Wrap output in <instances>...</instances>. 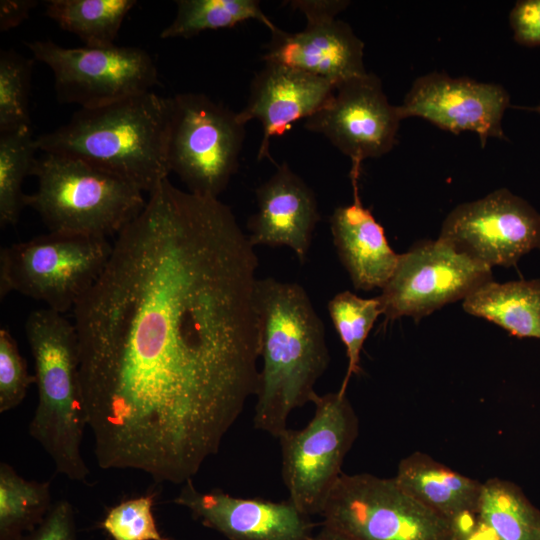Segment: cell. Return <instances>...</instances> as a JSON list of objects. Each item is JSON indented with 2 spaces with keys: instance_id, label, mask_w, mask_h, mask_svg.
Segmentation results:
<instances>
[{
  "instance_id": "obj_1",
  "label": "cell",
  "mask_w": 540,
  "mask_h": 540,
  "mask_svg": "<svg viewBox=\"0 0 540 540\" xmlns=\"http://www.w3.org/2000/svg\"><path fill=\"white\" fill-rule=\"evenodd\" d=\"M254 246L231 208L164 179L73 309L97 464L184 484L259 386Z\"/></svg>"
},
{
  "instance_id": "obj_2",
  "label": "cell",
  "mask_w": 540,
  "mask_h": 540,
  "mask_svg": "<svg viewBox=\"0 0 540 540\" xmlns=\"http://www.w3.org/2000/svg\"><path fill=\"white\" fill-rule=\"evenodd\" d=\"M257 308L263 365L253 424L278 439L291 412L312 403L330 356L323 323L301 285L259 279Z\"/></svg>"
},
{
  "instance_id": "obj_3",
  "label": "cell",
  "mask_w": 540,
  "mask_h": 540,
  "mask_svg": "<svg viewBox=\"0 0 540 540\" xmlns=\"http://www.w3.org/2000/svg\"><path fill=\"white\" fill-rule=\"evenodd\" d=\"M171 110V97L153 91L80 108L66 124L35 138V147L81 159L149 194L170 173Z\"/></svg>"
},
{
  "instance_id": "obj_4",
  "label": "cell",
  "mask_w": 540,
  "mask_h": 540,
  "mask_svg": "<svg viewBox=\"0 0 540 540\" xmlns=\"http://www.w3.org/2000/svg\"><path fill=\"white\" fill-rule=\"evenodd\" d=\"M25 334L38 391L28 432L49 455L57 473L84 483L90 471L81 444L88 426L75 325L59 312L39 309L28 315Z\"/></svg>"
},
{
  "instance_id": "obj_5",
  "label": "cell",
  "mask_w": 540,
  "mask_h": 540,
  "mask_svg": "<svg viewBox=\"0 0 540 540\" xmlns=\"http://www.w3.org/2000/svg\"><path fill=\"white\" fill-rule=\"evenodd\" d=\"M31 175L38 187L26 196V206L40 215L49 232L118 235L146 204L135 185L72 156L43 152Z\"/></svg>"
},
{
  "instance_id": "obj_6",
  "label": "cell",
  "mask_w": 540,
  "mask_h": 540,
  "mask_svg": "<svg viewBox=\"0 0 540 540\" xmlns=\"http://www.w3.org/2000/svg\"><path fill=\"white\" fill-rule=\"evenodd\" d=\"M107 238L49 232L0 250L1 300L15 291L61 314L74 309L104 271Z\"/></svg>"
},
{
  "instance_id": "obj_7",
  "label": "cell",
  "mask_w": 540,
  "mask_h": 540,
  "mask_svg": "<svg viewBox=\"0 0 540 540\" xmlns=\"http://www.w3.org/2000/svg\"><path fill=\"white\" fill-rule=\"evenodd\" d=\"M171 99L169 170L187 191L218 198L237 171L245 124L237 112L203 93H179Z\"/></svg>"
},
{
  "instance_id": "obj_8",
  "label": "cell",
  "mask_w": 540,
  "mask_h": 540,
  "mask_svg": "<svg viewBox=\"0 0 540 540\" xmlns=\"http://www.w3.org/2000/svg\"><path fill=\"white\" fill-rule=\"evenodd\" d=\"M312 403L314 415L308 424L299 430L287 428L278 438L289 501L307 516L321 514L359 432L346 392L316 394Z\"/></svg>"
},
{
  "instance_id": "obj_9",
  "label": "cell",
  "mask_w": 540,
  "mask_h": 540,
  "mask_svg": "<svg viewBox=\"0 0 540 540\" xmlns=\"http://www.w3.org/2000/svg\"><path fill=\"white\" fill-rule=\"evenodd\" d=\"M320 516L353 540H448L453 522L420 504L392 478L343 473Z\"/></svg>"
},
{
  "instance_id": "obj_10",
  "label": "cell",
  "mask_w": 540,
  "mask_h": 540,
  "mask_svg": "<svg viewBox=\"0 0 540 540\" xmlns=\"http://www.w3.org/2000/svg\"><path fill=\"white\" fill-rule=\"evenodd\" d=\"M26 45L52 71L62 103L80 108L103 106L152 91L158 82L154 60L138 47L65 48L50 40Z\"/></svg>"
},
{
  "instance_id": "obj_11",
  "label": "cell",
  "mask_w": 540,
  "mask_h": 540,
  "mask_svg": "<svg viewBox=\"0 0 540 540\" xmlns=\"http://www.w3.org/2000/svg\"><path fill=\"white\" fill-rule=\"evenodd\" d=\"M490 280V267L439 239L424 240L400 254L392 277L377 297L387 320L404 316L418 320L464 300Z\"/></svg>"
},
{
  "instance_id": "obj_12",
  "label": "cell",
  "mask_w": 540,
  "mask_h": 540,
  "mask_svg": "<svg viewBox=\"0 0 540 540\" xmlns=\"http://www.w3.org/2000/svg\"><path fill=\"white\" fill-rule=\"evenodd\" d=\"M457 252L484 264L511 267L540 250V214L524 199L500 188L456 206L438 237Z\"/></svg>"
},
{
  "instance_id": "obj_13",
  "label": "cell",
  "mask_w": 540,
  "mask_h": 540,
  "mask_svg": "<svg viewBox=\"0 0 540 540\" xmlns=\"http://www.w3.org/2000/svg\"><path fill=\"white\" fill-rule=\"evenodd\" d=\"M401 121L381 80L367 72L337 85L330 100L305 119L304 127L322 134L351 159L353 168H360L363 160L393 149Z\"/></svg>"
},
{
  "instance_id": "obj_14",
  "label": "cell",
  "mask_w": 540,
  "mask_h": 540,
  "mask_svg": "<svg viewBox=\"0 0 540 540\" xmlns=\"http://www.w3.org/2000/svg\"><path fill=\"white\" fill-rule=\"evenodd\" d=\"M509 102L499 84L432 72L413 82L398 110L402 120L418 117L454 134L473 132L485 147L490 138H505L502 120Z\"/></svg>"
},
{
  "instance_id": "obj_15",
  "label": "cell",
  "mask_w": 540,
  "mask_h": 540,
  "mask_svg": "<svg viewBox=\"0 0 540 540\" xmlns=\"http://www.w3.org/2000/svg\"><path fill=\"white\" fill-rule=\"evenodd\" d=\"M173 502L229 540H310L314 524L289 500L234 497L220 489L199 491L189 480Z\"/></svg>"
},
{
  "instance_id": "obj_16",
  "label": "cell",
  "mask_w": 540,
  "mask_h": 540,
  "mask_svg": "<svg viewBox=\"0 0 540 540\" xmlns=\"http://www.w3.org/2000/svg\"><path fill=\"white\" fill-rule=\"evenodd\" d=\"M330 81L288 66L265 63L251 82L244 108L237 112L243 124L256 119L262 126L257 159L270 158V141L296 121L307 119L332 97Z\"/></svg>"
},
{
  "instance_id": "obj_17",
  "label": "cell",
  "mask_w": 540,
  "mask_h": 540,
  "mask_svg": "<svg viewBox=\"0 0 540 540\" xmlns=\"http://www.w3.org/2000/svg\"><path fill=\"white\" fill-rule=\"evenodd\" d=\"M262 59L326 79L335 86L367 73L364 43L337 18L307 22L296 33L278 30Z\"/></svg>"
},
{
  "instance_id": "obj_18",
  "label": "cell",
  "mask_w": 540,
  "mask_h": 540,
  "mask_svg": "<svg viewBox=\"0 0 540 540\" xmlns=\"http://www.w3.org/2000/svg\"><path fill=\"white\" fill-rule=\"evenodd\" d=\"M257 212L248 221L253 246H287L306 260L320 219L314 191L286 163L256 190Z\"/></svg>"
},
{
  "instance_id": "obj_19",
  "label": "cell",
  "mask_w": 540,
  "mask_h": 540,
  "mask_svg": "<svg viewBox=\"0 0 540 540\" xmlns=\"http://www.w3.org/2000/svg\"><path fill=\"white\" fill-rule=\"evenodd\" d=\"M353 202L337 207L331 218V233L338 256L355 289L383 288L399 259L389 245L384 228L361 202L358 178H351Z\"/></svg>"
},
{
  "instance_id": "obj_20",
  "label": "cell",
  "mask_w": 540,
  "mask_h": 540,
  "mask_svg": "<svg viewBox=\"0 0 540 540\" xmlns=\"http://www.w3.org/2000/svg\"><path fill=\"white\" fill-rule=\"evenodd\" d=\"M393 478L412 498L451 522L477 513L482 483L425 453L403 458Z\"/></svg>"
},
{
  "instance_id": "obj_21",
  "label": "cell",
  "mask_w": 540,
  "mask_h": 540,
  "mask_svg": "<svg viewBox=\"0 0 540 540\" xmlns=\"http://www.w3.org/2000/svg\"><path fill=\"white\" fill-rule=\"evenodd\" d=\"M463 309L519 338L540 340V279L484 283L463 300Z\"/></svg>"
},
{
  "instance_id": "obj_22",
  "label": "cell",
  "mask_w": 540,
  "mask_h": 540,
  "mask_svg": "<svg viewBox=\"0 0 540 540\" xmlns=\"http://www.w3.org/2000/svg\"><path fill=\"white\" fill-rule=\"evenodd\" d=\"M476 514L497 540H540V510L510 481L483 482Z\"/></svg>"
},
{
  "instance_id": "obj_23",
  "label": "cell",
  "mask_w": 540,
  "mask_h": 540,
  "mask_svg": "<svg viewBox=\"0 0 540 540\" xmlns=\"http://www.w3.org/2000/svg\"><path fill=\"white\" fill-rule=\"evenodd\" d=\"M134 0H49L45 14L91 48H108L115 40Z\"/></svg>"
},
{
  "instance_id": "obj_24",
  "label": "cell",
  "mask_w": 540,
  "mask_h": 540,
  "mask_svg": "<svg viewBox=\"0 0 540 540\" xmlns=\"http://www.w3.org/2000/svg\"><path fill=\"white\" fill-rule=\"evenodd\" d=\"M50 482L28 480L0 463V540H21L53 506Z\"/></svg>"
},
{
  "instance_id": "obj_25",
  "label": "cell",
  "mask_w": 540,
  "mask_h": 540,
  "mask_svg": "<svg viewBox=\"0 0 540 540\" xmlns=\"http://www.w3.org/2000/svg\"><path fill=\"white\" fill-rule=\"evenodd\" d=\"M174 20L160 34L163 39L191 38L204 31L232 28L257 20L272 33L280 30L257 0H178Z\"/></svg>"
},
{
  "instance_id": "obj_26",
  "label": "cell",
  "mask_w": 540,
  "mask_h": 540,
  "mask_svg": "<svg viewBox=\"0 0 540 540\" xmlns=\"http://www.w3.org/2000/svg\"><path fill=\"white\" fill-rule=\"evenodd\" d=\"M31 124L0 133V226L15 225L26 196L23 181L31 175L37 148Z\"/></svg>"
},
{
  "instance_id": "obj_27",
  "label": "cell",
  "mask_w": 540,
  "mask_h": 540,
  "mask_svg": "<svg viewBox=\"0 0 540 540\" xmlns=\"http://www.w3.org/2000/svg\"><path fill=\"white\" fill-rule=\"evenodd\" d=\"M328 311L346 348L348 366L339 389L346 392L350 378L360 371V353L363 344L374 322L382 314V308L378 297L362 298L350 291H343L329 301Z\"/></svg>"
},
{
  "instance_id": "obj_28",
  "label": "cell",
  "mask_w": 540,
  "mask_h": 540,
  "mask_svg": "<svg viewBox=\"0 0 540 540\" xmlns=\"http://www.w3.org/2000/svg\"><path fill=\"white\" fill-rule=\"evenodd\" d=\"M32 61L15 52L0 53V133L30 125L28 112Z\"/></svg>"
},
{
  "instance_id": "obj_29",
  "label": "cell",
  "mask_w": 540,
  "mask_h": 540,
  "mask_svg": "<svg viewBox=\"0 0 540 540\" xmlns=\"http://www.w3.org/2000/svg\"><path fill=\"white\" fill-rule=\"evenodd\" d=\"M156 493L125 499L109 508L101 528L113 540H171L158 530L152 508Z\"/></svg>"
},
{
  "instance_id": "obj_30",
  "label": "cell",
  "mask_w": 540,
  "mask_h": 540,
  "mask_svg": "<svg viewBox=\"0 0 540 540\" xmlns=\"http://www.w3.org/2000/svg\"><path fill=\"white\" fill-rule=\"evenodd\" d=\"M35 383L17 342L6 328L0 329V413L19 406Z\"/></svg>"
},
{
  "instance_id": "obj_31",
  "label": "cell",
  "mask_w": 540,
  "mask_h": 540,
  "mask_svg": "<svg viewBox=\"0 0 540 540\" xmlns=\"http://www.w3.org/2000/svg\"><path fill=\"white\" fill-rule=\"evenodd\" d=\"M21 540H77L72 504L65 499L54 502L44 520Z\"/></svg>"
},
{
  "instance_id": "obj_32",
  "label": "cell",
  "mask_w": 540,
  "mask_h": 540,
  "mask_svg": "<svg viewBox=\"0 0 540 540\" xmlns=\"http://www.w3.org/2000/svg\"><path fill=\"white\" fill-rule=\"evenodd\" d=\"M515 41L528 47H540V0L516 2L509 15Z\"/></svg>"
},
{
  "instance_id": "obj_33",
  "label": "cell",
  "mask_w": 540,
  "mask_h": 540,
  "mask_svg": "<svg viewBox=\"0 0 540 540\" xmlns=\"http://www.w3.org/2000/svg\"><path fill=\"white\" fill-rule=\"evenodd\" d=\"M287 3L302 12L307 22L336 18L350 4L346 0H293Z\"/></svg>"
},
{
  "instance_id": "obj_34",
  "label": "cell",
  "mask_w": 540,
  "mask_h": 540,
  "mask_svg": "<svg viewBox=\"0 0 540 540\" xmlns=\"http://www.w3.org/2000/svg\"><path fill=\"white\" fill-rule=\"evenodd\" d=\"M448 540H497V538L480 522L477 514H469L453 521V530Z\"/></svg>"
},
{
  "instance_id": "obj_35",
  "label": "cell",
  "mask_w": 540,
  "mask_h": 540,
  "mask_svg": "<svg viewBox=\"0 0 540 540\" xmlns=\"http://www.w3.org/2000/svg\"><path fill=\"white\" fill-rule=\"evenodd\" d=\"M36 5L37 2L31 0H1L0 30L7 31L20 25Z\"/></svg>"
},
{
  "instance_id": "obj_36",
  "label": "cell",
  "mask_w": 540,
  "mask_h": 540,
  "mask_svg": "<svg viewBox=\"0 0 540 540\" xmlns=\"http://www.w3.org/2000/svg\"><path fill=\"white\" fill-rule=\"evenodd\" d=\"M310 540H353V539L328 525L322 524L321 529L316 534H313Z\"/></svg>"
},
{
  "instance_id": "obj_37",
  "label": "cell",
  "mask_w": 540,
  "mask_h": 540,
  "mask_svg": "<svg viewBox=\"0 0 540 540\" xmlns=\"http://www.w3.org/2000/svg\"><path fill=\"white\" fill-rule=\"evenodd\" d=\"M527 110H530V111H534V112H537L540 114V105L538 106H535V107H529V108H526Z\"/></svg>"
}]
</instances>
